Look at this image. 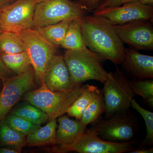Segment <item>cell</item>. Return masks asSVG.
<instances>
[{
    "label": "cell",
    "mask_w": 153,
    "mask_h": 153,
    "mask_svg": "<svg viewBox=\"0 0 153 153\" xmlns=\"http://www.w3.org/2000/svg\"><path fill=\"white\" fill-rule=\"evenodd\" d=\"M77 21L87 48L103 60H109L115 65H121L125 48L113 25L105 19L94 16L86 15Z\"/></svg>",
    "instance_id": "1"
},
{
    "label": "cell",
    "mask_w": 153,
    "mask_h": 153,
    "mask_svg": "<svg viewBox=\"0 0 153 153\" xmlns=\"http://www.w3.org/2000/svg\"><path fill=\"white\" fill-rule=\"evenodd\" d=\"M63 57L75 86L89 80L103 84L106 80L108 72L102 66L103 59L88 48L66 50Z\"/></svg>",
    "instance_id": "2"
},
{
    "label": "cell",
    "mask_w": 153,
    "mask_h": 153,
    "mask_svg": "<svg viewBox=\"0 0 153 153\" xmlns=\"http://www.w3.org/2000/svg\"><path fill=\"white\" fill-rule=\"evenodd\" d=\"M83 88V85H80L67 91H52L44 83L38 89L27 91L23 97L30 104L46 113L50 120L67 113Z\"/></svg>",
    "instance_id": "3"
},
{
    "label": "cell",
    "mask_w": 153,
    "mask_h": 153,
    "mask_svg": "<svg viewBox=\"0 0 153 153\" xmlns=\"http://www.w3.org/2000/svg\"><path fill=\"white\" fill-rule=\"evenodd\" d=\"M19 34L35 71V80L41 86L44 83V75L49 64L59 55L57 47L49 43L36 29L23 30Z\"/></svg>",
    "instance_id": "4"
},
{
    "label": "cell",
    "mask_w": 153,
    "mask_h": 153,
    "mask_svg": "<svg viewBox=\"0 0 153 153\" xmlns=\"http://www.w3.org/2000/svg\"><path fill=\"white\" fill-rule=\"evenodd\" d=\"M103 84L102 91L105 106L104 118L129 110L135 95L129 80L117 65H116L115 71L108 72Z\"/></svg>",
    "instance_id": "5"
},
{
    "label": "cell",
    "mask_w": 153,
    "mask_h": 153,
    "mask_svg": "<svg viewBox=\"0 0 153 153\" xmlns=\"http://www.w3.org/2000/svg\"><path fill=\"white\" fill-rule=\"evenodd\" d=\"M88 11L71 0H41L36 4L33 28L53 25L65 20H78Z\"/></svg>",
    "instance_id": "6"
},
{
    "label": "cell",
    "mask_w": 153,
    "mask_h": 153,
    "mask_svg": "<svg viewBox=\"0 0 153 153\" xmlns=\"http://www.w3.org/2000/svg\"><path fill=\"white\" fill-rule=\"evenodd\" d=\"M137 129L136 120L129 110L115 114L108 118L100 117L88 128L100 138L113 143L133 140Z\"/></svg>",
    "instance_id": "7"
},
{
    "label": "cell",
    "mask_w": 153,
    "mask_h": 153,
    "mask_svg": "<svg viewBox=\"0 0 153 153\" xmlns=\"http://www.w3.org/2000/svg\"><path fill=\"white\" fill-rule=\"evenodd\" d=\"M134 140L125 143H113L100 138L87 129L84 133L75 142L67 146H59L54 148L56 153L74 152L79 153H130L135 149Z\"/></svg>",
    "instance_id": "8"
},
{
    "label": "cell",
    "mask_w": 153,
    "mask_h": 153,
    "mask_svg": "<svg viewBox=\"0 0 153 153\" xmlns=\"http://www.w3.org/2000/svg\"><path fill=\"white\" fill-rule=\"evenodd\" d=\"M39 0H16L0 8V28L19 34L33 28V17Z\"/></svg>",
    "instance_id": "9"
},
{
    "label": "cell",
    "mask_w": 153,
    "mask_h": 153,
    "mask_svg": "<svg viewBox=\"0 0 153 153\" xmlns=\"http://www.w3.org/2000/svg\"><path fill=\"white\" fill-rule=\"evenodd\" d=\"M35 86V71L33 67L3 82L0 91V121L4 118L24 94L33 90Z\"/></svg>",
    "instance_id": "10"
},
{
    "label": "cell",
    "mask_w": 153,
    "mask_h": 153,
    "mask_svg": "<svg viewBox=\"0 0 153 153\" xmlns=\"http://www.w3.org/2000/svg\"><path fill=\"white\" fill-rule=\"evenodd\" d=\"M152 23L148 20H135L113 27L121 41L130 48L151 51L153 49Z\"/></svg>",
    "instance_id": "11"
},
{
    "label": "cell",
    "mask_w": 153,
    "mask_h": 153,
    "mask_svg": "<svg viewBox=\"0 0 153 153\" xmlns=\"http://www.w3.org/2000/svg\"><path fill=\"white\" fill-rule=\"evenodd\" d=\"M93 13V16L104 19L113 25L135 20L153 21V6L143 4L138 1L117 7L94 10Z\"/></svg>",
    "instance_id": "12"
},
{
    "label": "cell",
    "mask_w": 153,
    "mask_h": 153,
    "mask_svg": "<svg viewBox=\"0 0 153 153\" xmlns=\"http://www.w3.org/2000/svg\"><path fill=\"white\" fill-rule=\"evenodd\" d=\"M44 83L52 91H67L76 86L71 80L63 55H56L45 72Z\"/></svg>",
    "instance_id": "13"
},
{
    "label": "cell",
    "mask_w": 153,
    "mask_h": 153,
    "mask_svg": "<svg viewBox=\"0 0 153 153\" xmlns=\"http://www.w3.org/2000/svg\"><path fill=\"white\" fill-rule=\"evenodd\" d=\"M121 65L134 79L153 78V56L144 55L131 48L125 49Z\"/></svg>",
    "instance_id": "14"
},
{
    "label": "cell",
    "mask_w": 153,
    "mask_h": 153,
    "mask_svg": "<svg viewBox=\"0 0 153 153\" xmlns=\"http://www.w3.org/2000/svg\"><path fill=\"white\" fill-rule=\"evenodd\" d=\"M56 130L57 144L67 146L75 142L84 133L87 127L79 120H71L66 116L60 117Z\"/></svg>",
    "instance_id": "15"
},
{
    "label": "cell",
    "mask_w": 153,
    "mask_h": 153,
    "mask_svg": "<svg viewBox=\"0 0 153 153\" xmlns=\"http://www.w3.org/2000/svg\"><path fill=\"white\" fill-rule=\"evenodd\" d=\"M49 123L29 134L26 138L27 144L30 146L56 145L57 119L49 120Z\"/></svg>",
    "instance_id": "16"
},
{
    "label": "cell",
    "mask_w": 153,
    "mask_h": 153,
    "mask_svg": "<svg viewBox=\"0 0 153 153\" xmlns=\"http://www.w3.org/2000/svg\"><path fill=\"white\" fill-rule=\"evenodd\" d=\"M100 91V89L95 85L88 84L83 85L81 94L67 111L68 115L80 120L85 109Z\"/></svg>",
    "instance_id": "17"
},
{
    "label": "cell",
    "mask_w": 153,
    "mask_h": 153,
    "mask_svg": "<svg viewBox=\"0 0 153 153\" xmlns=\"http://www.w3.org/2000/svg\"><path fill=\"white\" fill-rule=\"evenodd\" d=\"M72 20H65L36 29L49 43L56 47H61L69 25Z\"/></svg>",
    "instance_id": "18"
},
{
    "label": "cell",
    "mask_w": 153,
    "mask_h": 153,
    "mask_svg": "<svg viewBox=\"0 0 153 153\" xmlns=\"http://www.w3.org/2000/svg\"><path fill=\"white\" fill-rule=\"evenodd\" d=\"M6 66L16 75L22 74L32 67L30 57L26 51L13 54L0 53Z\"/></svg>",
    "instance_id": "19"
},
{
    "label": "cell",
    "mask_w": 153,
    "mask_h": 153,
    "mask_svg": "<svg viewBox=\"0 0 153 153\" xmlns=\"http://www.w3.org/2000/svg\"><path fill=\"white\" fill-rule=\"evenodd\" d=\"M61 47L66 50H80L88 48L83 41L81 27L77 20L71 21Z\"/></svg>",
    "instance_id": "20"
},
{
    "label": "cell",
    "mask_w": 153,
    "mask_h": 153,
    "mask_svg": "<svg viewBox=\"0 0 153 153\" xmlns=\"http://www.w3.org/2000/svg\"><path fill=\"white\" fill-rule=\"evenodd\" d=\"M0 143L18 149H22L27 144L25 137L12 128L4 119L0 121Z\"/></svg>",
    "instance_id": "21"
},
{
    "label": "cell",
    "mask_w": 153,
    "mask_h": 153,
    "mask_svg": "<svg viewBox=\"0 0 153 153\" xmlns=\"http://www.w3.org/2000/svg\"><path fill=\"white\" fill-rule=\"evenodd\" d=\"M105 106L103 94L100 90L83 112L80 122L85 126L98 120L105 112Z\"/></svg>",
    "instance_id": "22"
},
{
    "label": "cell",
    "mask_w": 153,
    "mask_h": 153,
    "mask_svg": "<svg viewBox=\"0 0 153 153\" xmlns=\"http://www.w3.org/2000/svg\"><path fill=\"white\" fill-rule=\"evenodd\" d=\"M25 51L24 43L19 34L8 31L0 33V53L13 54Z\"/></svg>",
    "instance_id": "23"
},
{
    "label": "cell",
    "mask_w": 153,
    "mask_h": 153,
    "mask_svg": "<svg viewBox=\"0 0 153 153\" xmlns=\"http://www.w3.org/2000/svg\"><path fill=\"white\" fill-rule=\"evenodd\" d=\"M9 113L24 118L30 122L41 125L49 120L48 115L32 104H25L11 109Z\"/></svg>",
    "instance_id": "24"
},
{
    "label": "cell",
    "mask_w": 153,
    "mask_h": 153,
    "mask_svg": "<svg viewBox=\"0 0 153 153\" xmlns=\"http://www.w3.org/2000/svg\"><path fill=\"white\" fill-rule=\"evenodd\" d=\"M135 95H139L146 100L151 108L153 107V79H152L129 80Z\"/></svg>",
    "instance_id": "25"
},
{
    "label": "cell",
    "mask_w": 153,
    "mask_h": 153,
    "mask_svg": "<svg viewBox=\"0 0 153 153\" xmlns=\"http://www.w3.org/2000/svg\"><path fill=\"white\" fill-rule=\"evenodd\" d=\"M7 124L19 134L26 137L41 127L24 118L9 113L4 119Z\"/></svg>",
    "instance_id": "26"
},
{
    "label": "cell",
    "mask_w": 153,
    "mask_h": 153,
    "mask_svg": "<svg viewBox=\"0 0 153 153\" xmlns=\"http://www.w3.org/2000/svg\"><path fill=\"white\" fill-rule=\"evenodd\" d=\"M131 107L138 111L142 116L146 125V136L141 143V146H151L153 145V113L142 107L134 98L131 101Z\"/></svg>",
    "instance_id": "27"
},
{
    "label": "cell",
    "mask_w": 153,
    "mask_h": 153,
    "mask_svg": "<svg viewBox=\"0 0 153 153\" xmlns=\"http://www.w3.org/2000/svg\"><path fill=\"white\" fill-rule=\"evenodd\" d=\"M136 1L137 0H101L95 10L117 7L126 3Z\"/></svg>",
    "instance_id": "28"
},
{
    "label": "cell",
    "mask_w": 153,
    "mask_h": 153,
    "mask_svg": "<svg viewBox=\"0 0 153 153\" xmlns=\"http://www.w3.org/2000/svg\"><path fill=\"white\" fill-rule=\"evenodd\" d=\"M101 0H77V3L88 12H93L97 8Z\"/></svg>",
    "instance_id": "29"
},
{
    "label": "cell",
    "mask_w": 153,
    "mask_h": 153,
    "mask_svg": "<svg viewBox=\"0 0 153 153\" xmlns=\"http://www.w3.org/2000/svg\"><path fill=\"white\" fill-rule=\"evenodd\" d=\"M16 75L6 66L0 57V79L3 82L6 79Z\"/></svg>",
    "instance_id": "30"
},
{
    "label": "cell",
    "mask_w": 153,
    "mask_h": 153,
    "mask_svg": "<svg viewBox=\"0 0 153 153\" xmlns=\"http://www.w3.org/2000/svg\"><path fill=\"white\" fill-rule=\"evenodd\" d=\"M22 149H16L10 147H0V153H20L22 152Z\"/></svg>",
    "instance_id": "31"
},
{
    "label": "cell",
    "mask_w": 153,
    "mask_h": 153,
    "mask_svg": "<svg viewBox=\"0 0 153 153\" xmlns=\"http://www.w3.org/2000/svg\"><path fill=\"white\" fill-rule=\"evenodd\" d=\"M130 153H153V148H147L145 146H141L137 149H135L131 152Z\"/></svg>",
    "instance_id": "32"
},
{
    "label": "cell",
    "mask_w": 153,
    "mask_h": 153,
    "mask_svg": "<svg viewBox=\"0 0 153 153\" xmlns=\"http://www.w3.org/2000/svg\"><path fill=\"white\" fill-rule=\"evenodd\" d=\"M16 0H0V8L13 3Z\"/></svg>",
    "instance_id": "33"
},
{
    "label": "cell",
    "mask_w": 153,
    "mask_h": 153,
    "mask_svg": "<svg viewBox=\"0 0 153 153\" xmlns=\"http://www.w3.org/2000/svg\"><path fill=\"white\" fill-rule=\"evenodd\" d=\"M137 1L143 4L153 6V0H137Z\"/></svg>",
    "instance_id": "34"
},
{
    "label": "cell",
    "mask_w": 153,
    "mask_h": 153,
    "mask_svg": "<svg viewBox=\"0 0 153 153\" xmlns=\"http://www.w3.org/2000/svg\"><path fill=\"white\" fill-rule=\"evenodd\" d=\"M3 82L0 79V91H1V89L2 87Z\"/></svg>",
    "instance_id": "35"
},
{
    "label": "cell",
    "mask_w": 153,
    "mask_h": 153,
    "mask_svg": "<svg viewBox=\"0 0 153 153\" xmlns=\"http://www.w3.org/2000/svg\"><path fill=\"white\" fill-rule=\"evenodd\" d=\"M2 32H3V31H2V30H1V28H0V33H2Z\"/></svg>",
    "instance_id": "36"
},
{
    "label": "cell",
    "mask_w": 153,
    "mask_h": 153,
    "mask_svg": "<svg viewBox=\"0 0 153 153\" xmlns=\"http://www.w3.org/2000/svg\"><path fill=\"white\" fill-rule=\"evenodd\" d=\"M39 1H41V0H39Z\"/></svg>",
    "instance_id": "37"
}]
</instances>
